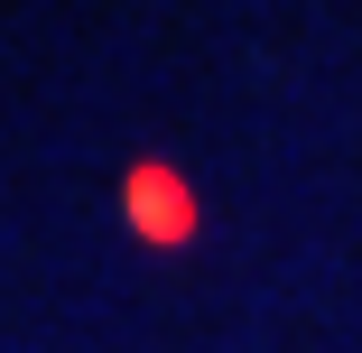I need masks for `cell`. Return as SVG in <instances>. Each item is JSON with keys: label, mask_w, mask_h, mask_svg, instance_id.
Returning a JSON list of instances; mask_svg holds the SVG:
<instances>
[{"label": "cell", "mask_w": 362, "mask_h": 353, "mask_svg": "<svg viewBox=\"0 0 362 353\" xmlns=\"http://www.w3.org/2000/svg\"><path fill=\"white\" fill-rule=\"evenodd\" d=\"M130 214L149 224V233H168V242L195 233V204H186V186H177L168 168H139V177H130Z\"/></svg>", "instance_id": "1"}]
</instances>
